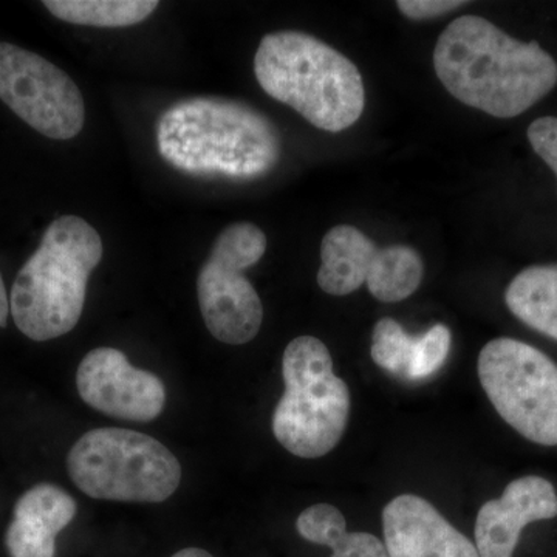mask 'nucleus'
<instances>
[{
	"mask_svg": "<svg viewBox=\"0 0 557 557\" xmlns=\"http://www.w3.org/2000/svg\"><path fill=\"white\" fill-rule=\"evenodd\" d=\"M379 247L362 231L350 225L335 226L321 245L318 285L332 296H347L368 281Z\"/></svg>",
	"mask_w": 557,
	"mask_h": 557,
	"instance_id": "nucleus-14",
	"label": "nucleus"
},
{
	"mask_svg": "<svg viewBox=\"0 0 557 557\" xmlns=\"http://www.w3.org/2000/svg\"><path fill=\"white\" fill-rule=\"evenodd\" d=\"M479 380L498 416L522 437L557 446V364L539 348L512 338L490 341Z\"/></svg>",
	"mask_w": 557,
	"mask_h": 557,
	"instance_id": "nucleus-7",
	"label": "nucleus"
},
{
	"mask_svg": "<svg viewBox=\"0 0 557 557\" xmlns=\"http://www.w3.org/2000/svg\"><path fill=\"white\" fill-rule=\"evenodd\" d=\"M101 259L100 234L86 220L64 215L51 222L11 288L16 327L38 343L72 332L83 317L91 271Z\"/></svg>",
	"mask_w": 557,
	"mask_h": 557,
	"instance_id": "nucleus-4",
	"label": "nucleus"
},
{
	"mask_svg": "<svg viewBox=\"0 0 557 557\" xmlns=\"http://www.w3.org/2000/svg\"><path fill=\"white\" fill-rule=\"evenodd\" d=\"M388 557H480L475 544L416 494H401L383 511Z\"/></svg>",
	"mask_w": 557,
	"mask_h": 557,
	"instance_id": "nucleus-12",
	"label": "nucleus"
},
{
	"mask_svg": "<svg viewBox=\"0 0 557 557\" xmlns=\"http://www.w3.org/2000/svg\"><path fill=\"white\" fill-rule=\"evenodd\" d=\"M0 100L51 139L75 138L86 121L75 81L46 58L9 42H0Z\"/></svg>",
	"mask_w": 557,
	"mask_h": 557,
	"instance_id": "nucleus-9",
	"label": "nucleus"
},
{
	"mask_svg": "<svg viewBox=\"0 0 557 557\" xmlns=\"http://www.w3.org/2000/svg\"><path fill=\"white\" fill-rule=\"evenodd\" d=\"M416 343L417 336L408 335L395 319H380L373 327L370 355L381 369L398 379L409 380Z\"/></svg>",
	"mask_w": 557,
	"mask_h": 557,
	"instance_id": "nucleus-19",
	"label": "nucleus"
},
{
	"mask_svg": "<svg viewBox=\"0 0 557 557\" xmlns=\"http://www.w3.org/2000/svg\"><path fill=\"white\" fill-rule=\"evenodd\" d=\"M255 73L267 95L295 109L318 129L346 131L364 112V83L357 65L307 33L263 36Z\"/></svg>",
	"mask_w": 557,
	"mask_h": 557,
	"instance_id": "nucleus-3",
	"label": "nucleus"
},
{
	"mask_svg": "<svg viewBox=\"0 0 557 557\" xmlns=\"http://www.w3.org/2000/svg\"><path fill=\"white\" fill-rule=\"evenodd\" d=\"M557 518V493L539 475L512 480L496 500L486 502L475 520V548L480 557H512L523 528Z\"/></svg>",
	"mask_w": 557,
	"mask_h": 557,
	"instance_id": "nucleus-11",
	"label": "nucleus"
},
{
	"mask_svg": "<svg viewBox=\"0 0 557 557\" xmlns=\"http://www.w3.org/2000/svg\"><path fill=\"white\" fill-rule=\"evenodd\" d=\"M70 479L98 500L160 504L177 491L182 465L159 440L131 429L86 432L70 449Z\"/></svg>",
	"mask_w": 557,
	"mask_h": 557,
	"instance_id": "nucleus-6",
	"label": "nucleus"
},
{
	"mask_svg": "<svg viewBox=\"0 0 557 557\" xmlns=\"http://www.w3.org/2000/svg\"><path fill=\"white\" fill-rule=\"evenodd\" d=\"M171 557H212V555L201 548H185L180 549L178 553H175V555Z\"/></svg>",
	"mask_w": 557,
	"mask_h": 557,
	"instance_id": "nucleus-24",
	"label": "nucleus"
},
{
	"mask_svg": "<svg viewBox=\"0 0 557 557\" xmlns=\"http://www.w3.org/2000/svg\"><path fill=\"white\" fill-rule=\"evenodd\" d=\"M10 299L9 293H7L5 284H3L2 274H0V329L5 327L7 321H9Z\"/></svg>",
	"mask_w": 557,
	"mask_h": 557,
	"instance_id": "nucleus-23",
	"label": "nucleus"
},
{
	"mask_svg": "<svg viewBox=\"0 0 557 557\" xmlns=\"http://www.w3.org/2000/svg\"><path fill=\"white\" fill-rule=\"evenodd\" d=\"M46 9L58 20L87 27H131L148 20L157 0H46Z\"/></svg>",
	"mask_w": 557,
	"mask_h": 557,
	"instance_id": "nucleus-18",
	"label": "nucleus"
},
{
	"mask_svg": "<svg viewBox=\"0 0 557 557\" xmlns=\"http://www.w3.org/2000/svg\"><path fill=\"white\" fill-rule=\"evenodd\" d=\"M76 502L53 483H38L22 494L5 534L10 557H54L57 536L75 519Z\"/></svg>",
	"mask_w": 557,
	"mask_h": 557,
	"instance_id": "nucleus-13",
	"label": "nucleus"
},
{
	"mask_svg": "<svg viewBox=\"0 0 557 557\" xmlns=\"http://www.w3.org/2000/svg\"><path fill=\"white\" fill-rule=\"evenodd\" d=\"M267 236L255 223L223 230L197 277V298L207 329L220 343L242 346L258 336L263 307L245 271L263 258Z\"/></svg>",
	"mask_w": 557,
	"mask_h": 557,
	"instance_id": "nucleus-8",
	"label": "nucleus"
},
{
	"mask_svg": "<svg viewBox=\"0 0 557 557\" xmlns=\"http://www.w3.org/2000/svg\"><path fill=\"white\" fill-rule=\"evenodd\" d=\"M528 141L534 152L541 157L557 177V119L556 116H542L528 127Z\"/></svg>",
	"mask_w": 557,
	"mask_h": 557,
	"instance_id": "nucleus-21",
	"label": "nucleus"
},
{
	"mask_svg": "<svg viewBox=\"0 0 557 557\" xmlns=\"http://www.w3.org/2000/svg\"><path fill=\"white\" fill-rule=\"evenodd\" d=\"M467 5L460 0H399L398 10L413 21L431 20Z\"/></svg>",
	"mask_w": 557,
	"mask_h": 557,
	"instance_id": "nucleus-22",
	"label": "nucleus"
},
{
	"mask_svg": "<svg viewBox=\"0 0 557 557\" xmlns=\"http://www.w3.org/2000/svg\"><path fill=\"white\" fill-rule=\"evenodd\" d=\"M285 391L273 413V434L293 456L319 458L338 446L350 413V392L333 372L327 346L299 336L282 357Z\"/></svg>",
	"mask_w": 557,
	"mask_h": 557,
	"instance_id": "nucleus-5",
	"label": "nucleus"
},
{
	"mask_svg": "<svg viewBox=\"0 0 557 557\" xmlns=\"http://www.w3.org/2000/svg\"><path fill=\"white\" fill-rule=\"evenodd\" d=\"M450 341V330L443 324H435L423 335L417 336L409 381L428 380L435 375L448 359Z\"/></svg>",
	"mask_w": 557,
	"mask_h": 557,
	"instance_id": "nucleus-20",
	"label": "nucleus"
},
{
	"mask_svg": "<svg viewBox=\"0 0 557 557\" xmlns=\"http://www.w3.org/2000/svg\"><path fill=\"white\" fill-rule=\"evenodd\" d=\"M423 260L408 245L380 248L366 285L370 295L381 302H401L420 287Z\"/></svg>",
	"mask_w": 557,
	"mask_h": 557,
	"instance_id": "nucleus-17",
	"label": "nucleus"
},
{
	"mask_svg": "<svg viewBox=\"0 0 557 557\" xmlns=\"http://www.w3.org/2000/svg\"><path fill=\"white\" fill-rule=\"evenodd\" d=\"M434 69L458 101L496 119H515L557 84V62L537 42H520L479 16L450 22Z\"/></svg>",
	"mask_w": 557,
	"mask_h": 557,
	"instance_id": "nucleus-1",
	"label": "nucleus"
},
{
	"mask_svg": "<svg viewBox=\"0 0 557 557\" xmlns=\"http://www.w3.org/2000/svg\"><path fill=\"white\" fill-rule=\"evenodd\" d=\"M505 302L528 327L557 341V265L520 271L508 285Z\"/></svg>",
	"mask_w": 557,
	"mask_h": 557,
	"instance_id": "nucleus-15",
	"label": "nucleus"
},
{
	"mask_svg": "<svg viewBox=\"0 0 557 557\" xmlns=\"http://www.w3.org/2000/svg\"><path fill=\"white\" fill-rule=\"evenodd\" d=\"M300 536L311 544L332 548V557H388L386 545L373 534L347 531L338 508L318 504L300 512L296 520Z\"/></svg>",
	"mask_w": 557,
	"mask_h": 557,
	"instance_id": "nucleus-16",
	"label": "nucleus"
},
{
	"mask_svg": "<svg viewBox=\"0 0 557 557\" xmlns=\"http://www.w3.org/2000/svg\"><path fill=\"white\" fill-rule=\"evenodd\" d=\"M76 387L90 408L135 423L156 420L166 403L163 381L134 368L123 351L112 347L95 348L83 358Z\"/></svg>",
	"mask_w": 557,
	"mask_h": 557,
	"instance_id": "nucleus-10",
	"label": "nucleus"
},
{
	"mask_svg": "<svg viewBox=\"0 0 557 557\" xmlns=\"http://www.w3.org/2000/svg\"><path fill=\"white\" fill-rule=\"evenodd\" d=\"M157 146L183 174L233 182L263 177L282 152L276 126L263 113L219 97L188 98L164 110Z\"/></svg>",
	"mask_w": 557,
	"mask_h": 557,
	"instance_id": "nucleus-2",
	"label": "nucleus"
}]
</instances>
